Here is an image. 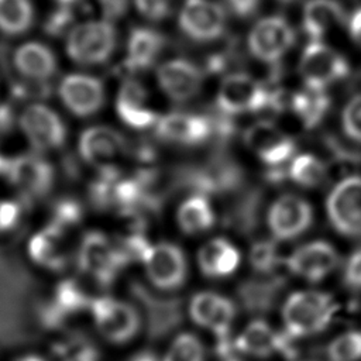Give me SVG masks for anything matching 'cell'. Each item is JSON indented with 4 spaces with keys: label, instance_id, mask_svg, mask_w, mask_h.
<instances>
[{
    "label": "cell",
    "instance_id": "cell-25",
    "mask_svg": "<svg viewBox=\"0 0 361 361\" xmlns=\"http://www.w3.org/2000/svg\"><path fill=\"white\" fill-rule=\"evenodd\" d=\"M197 265L207 278H224L238 268L240 251L226 238H212L199 248Z\"/></svg>",
    "mask_w": 361,
    "mask_h": 361
},
{
    "label": "cell",
    "instance_id": "cell-6",
    "mask_svg": "<svg viewBox=\"0 0 361 361\" xmlns=\"http://www.w3.org/2000/svg\"><path fill=\"white\" fill-rule=\"evenodd\" d=\"M90 312L99 334L111 344H126L140 330L137 310L116 298L103 296L92 300Z\"/></svg>",
    "mask_w": 361,
    "mask_h": 361
},
{
    "label": "cell",
    "instance_id": "cell-8",
    "mask_svg": "<svg viewBox=\"0 0 361 361\" xmlns=\"http://www.w3.org/2000/svg\"><path fill=\"white\" fill-rule=\"evenodd\" d=\"M124 152L126 142L123 135L109 126H90L80 134V157L102 173H114Z\"/></svg>",
    "mask_w": 361,
    "mask_h": 361
},
{
    "label": "cell",
    "instance_id": "cell-23",
    "mask_svg": "<svg viewBox=\"0 0 361 361\" xmlns=\"http://www.w3.org/2000/svg\"><path fill=\"white\" fill-rule=\"evenodd\" d=\"M233 347L258 358H265L274 353H289V343L283 334L276 333L267 322L252 320L235 338Z\"/></svg>",
    "mask_w": 361,
    "mask_h": 361
},
{
    "label": "cell",
    "instance_id": "cell-15",
    "mask_svg": "<svg viewBox=\"0 0 361 361\" xmlns=\"http://www.w3.org/2000/svg\"><path fill=\"white\" fill-rule=\"evenodd\" d=\"M63 106L78 117L96 114L104 104V86L100 79L87 73H69L58 86Z\"/></svg>",
    "mask_w": 361,
    "mask_h": 361
},
{
    "label": "cell",
    "instance_id": "cell-14",
    "mask_svg": "<svg viewBox=\"0 0 361 361\" xmlns=\"http://www.w3.org/2000/svg\"><path fill=\"white\" fill-rule=\"evenodd\" d=\"M245 147L264 164L278 166L295 154V141L271 121H257L245 128L243 134Z\"/></svg>",
    "mask_w": 361,
    "mask_h": 361
},
{
    "label": "cell",
    "instance_id": "cell-35",
    "mask_svg": "<svg viewBox=\"0 0 361 361\" xmlns=\"http://www.w3.org/2000/svg\"><path fill=\"white\" fill-rule=\"evenodd\" d=\"M250 262L252 268L261 275H269L278 267V251L271 241H258L252 245L250 252Z\"/></svg>",
    "mask_w": 361,
    "mask_h": 361
},
{
    "label": "cell",
    "instance_id": "cell-3",
    "mask_svg": "<svg viewBox=\"0 0 361 361\" xmlns=\"http://www.w3.org/2000/svg\"><path fill=\"white\" fill-rule=\"evenodd\" d=\"M216 102L226 114H244L281 104V93L247 73L227 75L217 90Z\"/></svg>",
    "mask_w": 361,
    "mask_h": 361
},
{
    "label": "cell",
    "instance_id": "cell-18",
    "mask_svg": "<svg viewBox=\"0 0 361 361\" xmlns=\"http://www.w3.org/2000/svg\"><path fill=\"white\" fill-rule=\"evenodd\" d=\"M340 258L334 247L323 240L296 248L286 259L288 269L310 282H319L338 267Z\"/></svg>",
    "mask_w": 361,
    "mask_h": 361
},
{
    "label": "cell",
    "instance_id": "cell-36",
    "mask_svg": "<svg viewBox=\"0 0 361 361\" xmlns=\"http://www.w3.org/2000/svg\"><path fill=\"white\" fill-rule=\"evenodd\" d=\"M56 309L61 312H76L86 307L90 303L82 293L79 286L71 281H65L56 288Z\"/></svg>",
    "mask_w": 361,
    "mask_h": 361
},
{
    "label": "cell",
    "instance_id": "cell-11",
    "mask_svg": "<svg viewBox=\"0 0 361 361\" xmlns=\"http://www.w3.org/2000/svg\"><path fill=\"white\" fill-rule=\"evenodd\" d=\"M149 282L164 290L183 285L188 276V261L182 248L172 243H158L148 248L142 259Z\"/></svg>",
    "mask_w": 361,
    "mask_h": 361
},
{
    "label": "cell",
    "instance_id": "cell-29",
    "mask_svg": "<svg viewBox=\"0 0 361 361\" xmlns=\"http://www.w3.org/2000/svg\"><path fill=\"white\" fill-rule=\"evenodd\" d=\"M330 107V99L324 90L305 87L290 99V109L305 127L312 128L317 126L326 116Z\"/></svg>",
    "mask_w": 361,
    "mask_h": 361
},
{
    "label": "cell",
    "instance_id": "cell-24",
    "mask_svg": "<svg viewBox=\"0 0 361 361\" xmlns=\"http://www.w3.org/2000/svg\"><path fill=\"white\" fill-rule=\"evenodd\" d=\"M345 20V8L338 0H307L302 13V30L312 41H320Z\"/></svg>",
    "mask_w": 361,
    "mask_h": 361
},
{
    "label": "cell",
    "instance_id": "cell-37",
    "mask_svg": "<svg viewBox=\"0 0 361 361\" xmlns=\"http://www.w3.org/2000/svg\"><path fill=\"white\" fill-rule=\"evenodd\" d=\"M343 130L355 140L361 141V94L353 97L343 111Z\"/></svg>",
    "mask_w": 361,
    "mask_h": 361
},
{
    "label": "cell",
    "instance_id": "cell-7",
    "mask_svg": "<svg viewBox=\"0 0 361 361\" xmlns=\"http://www.w3.org/2000/svg\"><path fill=\"white\" fill-rule=\"evenodd\" d=\"M296 41L295 30L282 16L264 17L248 32V49L258 61L275 65Z\"/></svg>",
    "mask_w": 361,
    "mask_h": 361
},
{
    "label": "cell",
    "instance_id": "cell-32",
    "mask_svg": "<svg viewBox=\"0 0 361 361\" xmlns=\"http://www.w3.org/2000/svg\"><path fill=\"white\" fill-rule=\"evenodd\" d=\"M296 185L303 188H317L327 179L326 164L312 154H302L292 159L288 173Z\"/></svg>",
    "mask_w": 361,
    "mask_h": 361
},
{
    "label": "cell",
    "instance_id": "cell-34",
    "mask_svg": "<svg viewBox=\"0 0 361 361\" xmlns=\"http://www.w3.org/2000/svg\"><path fill=\"white\" fill-rule=\"evenodd\" d=\"M330 361H360L361 360V333L347 331L337 336L327 347Z\"/></svg>",
    "mask_w": 361,
    "mask_h": 361
},
{
    "label": "cell",
    "instance_id": "cell-47",
    "mask_svg": "<svg viewBox=\"0 0 361 361\" xmlns=\"http://www.w3.org/2000/svg\"><path fill=\"white\" fill-rule=\"evenodd\" d=\"M55 1H58V3L62 4V6H69V4H72V3H75V1H78V0H55Z\"/></svg>",
    "mask_w": 361,
    "mask_h": 361
},
{
    "label": "cell",
    "instance_id": "cell-31",
    "mask_svg": "<svg viewBox=\"0 0 361 361\" xmlns=\"http://www.w3.org/2000/svg\"><path fill=\"white\" fill-rule=\"evenodd\" d=\"M282 286L283 279L269 274L265 278L248 282L243 289V299L250 309L264 312L274 306Z\"/></svg>",
    "mask_w": 361,
    "mask_h": 361
},
{
    "label": "cell",
    "instance_id": "cell-38",
    "mask_svg": "<svg viewBox=\"0 0 361 361\" xmlns=\"http://www.w3.org/2000/svg\"><path fill=\"white\" fill-rule=\"evenodd\" d=\"M172 0H134L137 11L149 21H161L171 13Z\"/></svg>",
    "mask_w": 361,
    "mask_h": 361
},
{
    "label": "cell",
    "instance_id": "cell-48",
    "mask_svg": "<svg viewBox=\"0 0 361 361\" xmlns=\"http://www.w3.org/2000/svg\"><path fill=\"white\" fill-rule=\"evenodd\" d=\"M279 1H281V3H292L293 0H279Z\"/></svg>",
    "mask_w": 361,
    "mask_h": 361
},
{
    "label": "cell",
    "instance_id": "cell-41",
    "mask_svg": "<svg viewBox=\"0 0 361 361\" xmlns=\"http://www.w3.org/2000/svg\"><path fill=\"white\" fill-rule=\"evenodd\" d=\"M226 7L240 18L254 16L261 4V0H224Z\"/></svg>",
    "mask_w": 361,
    "mask_h": 361
},
{
    "label": "cell",
    "instance_id": "cell-10",
    "mask_svg": "<svg viewBox=\"0 0 361 361\" xmlns=\"http://www.w3.org/2000/svg\"><path fill=\"white\" fill-rule=\"evenodd\" d=\"M18 124L30 145L37 151L56 149L65 144V124L58 113L45 104L27 106L18 117Z\"/></svg>",
    "mask_w": 361,
    "mask_h": 361
},
{
    "label": "cell",
    "instance_id": "cell-28",
    "mask_svg": "<svg viewBox=\"0 0 361 361\" xmlns=\"http://www.w3.org/2000/svg\"><path fill=\"white\" fill-rule=\"evenodd\" d=\"M214 212L206 196L192 195L178 207L176 221L179 228L189 235L207 231L214 224Z\"/></svg>",
    "mask_w": 361,
    "mask_h": 361
},
{
    "label": "cell",
    "instance_id": "cell-26",
    "mask_svg": "<svg viewBox=\"0 0 361 361\" xmlns=\"http://www.w3.org/2000/svg\"><path fill=\"white\" fill-rule=\"evenodd\" d=\"M16 69L31 80L44 82L56 72V58L49 47L38 41H28L14 52Z\"/></svg>",
    "mask_w": 361,
    "mask_h": 361
},
{
    "label": "cell",
    "instance_id": "cell-44",
    "mask_svg": "<svg viewBox=\"0 0 361 361\" xmlns=\"http://www.w3.org/2000/svg\"><path fill=\"white\" fill-rule=\"evenodd\" d=\"M128 361H161V358L151 351H141L133 355Z\"/></svg>",
    "mask_w": 361,
    "mask_h": 361
},
{
    "label": "cell",
    "instance_id": "cell-5",
    "mask_svg": "<svg viewBox=\"0 0 361 361\" xmlns=\"http://www.w3.org/2000/svg\"><path fill=\"white\" fill-rule=\"evenodd\" d=\"M126 262L118 245L113 244L103 233L89 231L83 235L78 251V264L99 283H111Z\"/></svg>",
    "mask_w": 361,
    "mask_h": 361
},
{
    "label": "cell",
    "instance_id": "cell-43",
    "mask_svg": "<svg viewBox=\"0 0 361 361\" xmlns=\"http://www.w3.org/2000/svg\"><path fill=\"white\" fill-rule=\"evenodd\" d=\"M348 32L354 42L361 45V8L355 10L348 23Z\"/></svg>",
    "mask_w": 361,
    "mask_h": 361
},
{
    "label": "cell",
    "instance_id": "cell-20",
    "mask_svg": "<svg viewBox=\"0 0 361 361\" xmlns=\"http://www.w3.org/2000/svg\"><path fill=\"white\" fill-rule=\"evenodd\" d=\"M155 128L158 137L180 145L203 144L212 134V124L206 117L185 111H172L161 116Z\"/></svg>",
    "mask_w": 361,
    "mask_h": 361
},
{
    "label": "cell",
    "instance_id": "cell-45",
    "mask_svg": "<svg viewBox=\"0 0 361 361\" xmlns=\"http://www.w3.org/2000/svg\"><path fill=\"white\" fill-rule=\"evenodd\" d=\"M14 361H47V360L39 357V355H35V354H27V355L16 358Z\"/></svg>",
    "mask_w": 361,
    "mask_h": 361
},
{
    "label": "cell",
    "instance_id": "cell-21",
    "mask_svg": "<svg viewBox=\"0 0 361 361\" xmlns=\"http://www.w3.org/2000/svg\"><path fill=\"white\" fill-rule=\"evenodd\" d=\"M145 87L137 80H124L116 99V111L130 128L145 130L155 126L159 116L148 107Z\"/></svg>",
    "mask_w": 361,
    "mask_h": 361
},
{
    "label": "cell",
    "instance_id": "cell-33",
    "mask_svg": "<svg viewBox=\"0 0 361 361\" xmlns=\"http://www.w3.org/2000/svg\"><path fill=\"white\" fill-rule=\"evenodd\" d=\"M161 361H206L204 347L193 333L178 334Z\"/></svg>",
    "mask_w": 361,
    "mask_h": 361
},
{
    "label": "cell",
    "instance_id": "cell-46",
    "mask_svg": "<svg viewBox=\"0 0 361 361\" xmlns=\"http://www.w3.org/2000/svg\"><path fill=\"white\" fill-rule=\"evenodd\" d=\"M7 159H4L1 155H0V172H6V168H7Z\"/></svg>",
    "mask_w": 361,
    "mask_h": 361
},
{
    "label": "cell",
    "instance_id": "cell-39",
    "mask_svg": "<svg viewBox=\"0 0 361 361\" xmlns=\"http://www.w3.org/2000/svg\"><path fill=\"white\" fill-rule=\"evenodd\" d=\"M21 217L20 204L13 200H0V233L8 231L16 227Z\"/></svg>",
    "mask_w": 361,
    "mask_h": 361
},
{
    "label": "cell",
    "instance_id": "cell-40",
    "mask_svg": "<svg viewBox=\"0 0 361 361\" xmlns=\"http://www.w3.org/2000/svg\"><path fill=\"white\" fill-rule=\"evenodd\" d=\"M344 282L351 289L361 290V250L355 251L345 264Z\"/></svg>",
    "mask_w": 361,
    "mask_h": 361
},
{
    "label": "cell",
    "instance_id": "cell-49",
    "mask_svg": "<svg viewBox=\"0 0 361 361\" xmlns=\"http://www.w3.org/2000/svg\"><path fill=\"white\" fill-rule=\"evenodd\" d=\"M226 361H240V360H235V358H230V360H226Z\"/></svg>",
    "mask_w": 361,
    "mask_h": 361
},
{
    "label": "cell",
    "instance_id": "cell-1",
    "mask_svg": "<svg viewBox=\"0 0 361 361\" xmlns=\"http://www.w3.org/2000/svg\"><path fill=\"white\" fill-rule=\"evenodd\" d=\"M338 305L331 295L319 290L292 293L282 310L289 337H306L323 331L333 320Z\"/></svg>",
    "mask_w": 361,
    "mask_h": 361
},
{
    "label": "cell",
    "instance_id": "cell-16",
    "mask_svg": "<svg viewBox=\"0 0 361 361\" xmlns=\"http://www.w3.org/2000/svg\"><path fill=\"white\" fill-rule=\"evenodd\" d=\"M157 82L164 94L175 103H185L197 96L203 86L202 69L183 58H173L157 69Z\"/></svg>",
    "mask_w": 361,
    "mask_h": 361
},
{
    "label": "cell",
    "instance_id": "cell-13",
    "mask_svg": "<svg viewBox=\"0 0 361 361\" xmlns=\"http://www.w3.org/2000/svg\"><path fill=\"white\" fill-rule=\"evenodd\" d=\"M189 314L197 326L216 334L221 344L230 345L228 334L235 317L233 300L216 292H199L190 299Z\"/></svg>",
    "mask_w": 361,
    "mask_h": 361
},
{
    "label": "cell",
    "instance_id": "cell-19",
    "mask_svg": "<svg viewBox=\"0 0 361 361\" xmlns=\"http://www.w3.org/2000/svg\"><path fill=\"white\" fill-rule=\"evenodd\" d=\"M10 182L25 196H42L54 183V169L44 158L25 154L7 162L4 172Z\"/></svg>",
    "mask_w": 361,
    "mask_h": 361
},
{
    "label": "cell",
    "instance_id": "cell-27",
    "mask_svg": "<svg viewBox=\"0 0 361 361\" xmlns=\"http://www.w3.org/2000/svg\"><path fill=\"white\" fill-rule=\"evenodd\" d=\"M165 45L161 32L149 27H135L127 39L126 65L131 71H144L154 65Z\"/></svg>",
    "mask_w": 361,
    "mask_h": 361
},
{
    "label": "cell",
    "instance_id": "cell-4",
    "mask_svg": "<svg viewBox=\"0 0 361 361\" xmlns=\"http://www.w3.org/2000/svg\"><path fill=\"white\" fill-rule=\"evenodd\" d=\"M299 73L306 87L324 90L327 86L345 78L350 73V65L331 47L322 41H310L302 51Z\"/></svg>",
    "mask_w": 361,
    "mask_h": 361
},
{
    "label": "cell",
    "instance_id": "cell-30",
    "mask_svg": "<svg viewBox=\"0 0 361 361\" xmlns=\"http://www.w3.org/2000/svg\"><path fill=\"white\" fill-rule=\"evenodd\" d=\"M34 21L30 0H0V31L7 35L27 32Z\"/></svg>",
    "mask_w": 361,
    "mask_h": 361
},
{
    "label": "cell",
    "instance_id": "cell-12",
    "mask_svg": "<svg viewBox=\"0 0 361 361\" xmlns=\"http://www.w3.org/2000/svg\"><path fill=\"white\" fill-rule=\"evenodd\" d=\"M226 21L224 7L213 0H185L178 16L182 32L199 42L217 39L226 30Z\"/></svg>",
    "mask_w": 361,
    "mask_h": 361
},
{
    "label": "cell",
    "instance_id": "cell-9",
    "mask_svg": "<svg viewBox=\"0 0 361 361\" xmlns=\"http://www.w3.org/2000/svg\"><path fill=\"white\" fill-rule=\"evenodd\" d=\"M331 226L343 235L361 237V178L340 180L326 202Z\"/></svg>",
    "mask_w": 361,
    "mask_h": 361
},
{
    "label": "cell",
    "instance_id": "cell-22",
    "mask_svg": "<svg viewBox=\"0 0 361 361\" xmlns=\"http://www.w3.org/2000/svg\"><path fill=\"white\" fill-rule=\"evenodd\" d=\"M31 259L51 271H61L69 261L66 230L52 223L35 233L28 243Z\"/></svg>",
    "mask_w": 361,
    "mask_h": 361
},
{
    "label": "cell",
    "instance_id": "cell-2",
    "mask_svg": "<svg viewBox=\"0 0 361 361\" xmlns=\"http://www.w3.org/2000/svg\"><path fill=\"white\" fill-rule=\"evenodd\" d=\"M117 31L113 21L96 18L73 25L65 42L66 55L80 65H100L114 52Z\"/></svg>",
    "mask_w": 361,
    "mask_h": 361
},
{
    "label": "cell",
    "instance_id": "cell-42",
    "mask_svg": "<svg viewBox=\"0 0 361 361\" xmlns=\"http://www.w3.org/2000/svg\"><path fill=\"white\" fill-rule=\"evenodd\" d=\"M128 7V0H100V8L103 13V18L113 21L114 18H120L126 16Z\"/></svg>",
    "mask_w": 361,
    "mask_h": 361
},
{
    "label": "cell",
    "instance_id": "cell-17",
    "mask_svg": "<svg viewBox=\"0 0 361 361\" xmlns=\"http://www.w3.org/2000/svg\"><path fill=\"white\" fill-rule=\"evenodd\" d=\"M267 221L276 238L292 240L310 227L313 210L305 199L296 195H283L269 207Z\"/></svg>",
    "mask_w": 361,
    "mask_h": 361
}]
</instances>
